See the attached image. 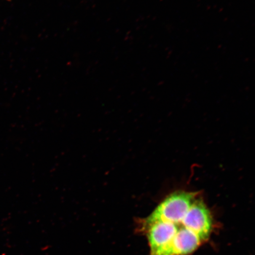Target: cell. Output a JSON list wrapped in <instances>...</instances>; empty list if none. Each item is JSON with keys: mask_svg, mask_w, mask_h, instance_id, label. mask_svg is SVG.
Segmentation results:
<instances>
[{"mask_svg": "<svg viewBox=\"0 0 255 255\" xmlns=\"http://www.w3.org/2000/svg\"><path fill=\"white\" fill-rule=\"evenodd\" d=\"M213 218L198 193L177 191L166 197L136 231L148 242L149 255H189L210 237Z\"/></svg>", "mask_w": 255, "mask_h": 255, "instance_id": "cell-1", "label": "cell"}]
</instances>
